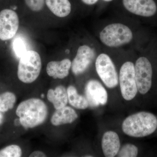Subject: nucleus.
Wrapping results in <instances>:
<instances>
[{"mask_svg":"<svg viewBox=\"0 0 157 157\" xmlns=\"http://www.w3.org/2000/svg\"><path fill=\"white\" fill-rule=\"evenodd\" d=\"M136 85L140 102L144 107L157 104V73L150 59L145 56L137 59L135 64Z\"/></svg>","mask_w":157,"mask_h":157,"instance_id":"f257e3e1","label":"nucleus"},{"mask_svg":"<svg viewBox=\"0 0 157 157\" xmlns=\"http://www.w3.org/2000/svg\"><path fill=\"white\" fill-rule=\"evenodd\" d=\"M124 134L135 138H144L157 134V116L141 111L127 117L122 124Z\"/></svg>","mask_w":157,"mask_h":157,"instance_id":"f03ea898","label":"nucleus"},{"mask_svg":"<svg viewBox=\"0 0 157 157\" xmlns=\"http://www.w3.org/2000/svg\"><path fill=\"white\" fill-rule=\"evenodd\" d=\"M16 113L25 128H33L45 121L48 116V109L41 99L33 98L21 102L16 109Z\"/></svg>","mask_w":157,"mask_h":157,"instance_id":"7ed1b4c3","label":"nucleus"},{"mask_svg":"<svg viewBox=\"0 0 157 157\" xmlns=\"http://www.w3.org/2000/svg\"><path fill=\"white\" fill-rule=\"evenodd\" d=\"M41 69L42 61L39 54L35 51H27L20 58L17 76L24 83H32L39 77Z\"/></svg>","mask_w":157,"mask_h":157,"instance_id":"20e7f679","label":"nucleus"},{"mask_svg":"<svg viewBox=\"0 0 157 157\" xmlns=\"http://www.w3.org/2000/svg\"><path fill=\"white\" fill-rule=\"evenodd\" d=\"M101 42L109 47H117L132 41L133 33L127 26L121 23H113L105 27L100 34Z\"/></svg>","mask_w":157,"mask_h":157,"instance_id":"39448f33","label":"nucleus"},{"mask_svg":"<svg viewBox=\"0 0 157 157\" xmlns=\"http://www.w3.org/2000/svg\"><path fill=\"white\" fill-rule=\"evenodd\" d=\"M119 83L121 94L126 101H132L138 94L135 64L132 62L124 63L121 67L119 75Z\"/></svg>","mask_w":157,"mask_h":157,"instance_id":"423d86ee","label":"nucleus"},{"mask_svg":"<svg viewBox=\"0 0 157 157\" xmlns=\"http://www.w3.org/2000/svg\"><path fill=\"white\" fill-rule=\"evenodd\" d=\"M96 71L104 84L108 88L113 89L119 83V76L115 65L109 56L101 54L96 59Z\"/></svg>","mask_w":157,"mask_h":157,"instance_id":"0eeeda50","label":"nucleus"},{"mask_svg":"<svg viewBox=\"0 0 157 157\" xmlns=\"http://www.w3.org/2000/svg\"><path fill=\"white\" fill-rule=\"evenodd\" d=\"M19 18L13 10L5 9L0 12V39L6 41L12 39L19 27Z\"/></svg>","mask_w":157,"mask_h":157,"instance_id":"6e6552de","label":"nucleus"},{"mask_svg":"<svg viewBox=\"0 0 157 157\" xmlns=\"http://www.w3.org/2000/svg\"><path fill=\"white\" fill-rule=\"evenodd\" d=\"M84 91L89 107H97L104 106L107 104L108 93L104 86L98 80H89L85 86Z\"/></svg>","mask_w":157,"mask_h":157,"instance_id":"1a4fd4ad","label":"nucleus"},{"mask_svg":"<svg viewBox=\"0 0 157 157\" xmlns=\"http://www.w3.org/2000/svg\"><path fill=\"white\" fill-rule=\"evenodd\" d=\"M95 57V52L88 45L80 46L71 65L73 74L76 76L84 73L92 63Z\"/></svg>","mask_w":157,"mask_h":157,"instance_id":"9d476101","label":"nucleus"},{"mask_svg":"<svg viewBox=\"0 0 157 157\" xmlns=\"http://www.w3.org/2000/svg\"><path fill=\"white\" fill-rule=\"evenodd\" d=\"M126 9L131 13L144 17H151L157 12L155 0H123Z\"/></svg>","mask_w":157,"mask_h":157,"instance_id":"9b49d317","label":"nucleus"},{"mask_svg":"<svg viewBox=\"0 0 157 157\" xmlns=\"http://www.w3.org/2000/svg\"><path fill=\"white\" fill-rule=\"evenodd\" d=\"M101 147L104 156H116L121 148L120 139L117 133L112 131L105 132L101 140Z\"/></svg>","mask_w":157,"mask_h":157,"instance_id":"f8f14e48","label":"nucleus"},{"mask_svg":"<svg viewBox=\"0 0 157 157\" xmlns=\"http://www.w3.org/2000/svg\"><path fill=\"white\" fill-rule=\"evenodd\" d=\"M71 65L72 63L68 59L60 61L50 62L46 67V72L48 76L55 79H63L69 75Z\"/></svg>","mask_w":157,"mask_h":157,"instance_id":"ddd939ff","label":"nucleus"},{"mask_svg":"<svg viewBox=\"0 0 157 157\" xmlns=\"http://www.w3.org/2000/svg\"><path fill=\"white\" fill-rule=\"evenodd\" d=\"M56 110L51 119V122L55 126L72 123L78 118L77 113L69 106H66Z\"/></svg>","mask_w":157,"mask_h":157,"instance_id":"4468645a","label":"nucleus"},{"mask_svg":"<svg viewBox=\"0 0 157 157\" xmlns=\"http://www.w3.org/2000/svg\"><path fill=\"white\" fill-rule=\"evenodd\" d=\"M47 98L56 109L65 107L68 103L67 91L63 86H58L54 90H48Z\"/></svg>","mask_w":157,"mask_h":157,"instance_id":"2eb2a0df","label":"nucleus"},{"mask_svg":"<svg viewBox=\"0 0 157 157\" xmlns=\"http://www.w3.org/2000/svg\"><path fill=\"white\" fill-rule=\"evenodd\" d=\"M45 5L48 9L57 17H67L71 11V5L69 0H45Z\"/></svg>","mask_w":157,"mask_h":157,"instance_id":"dca6fc26","label":"nucleus"},{"mask_svg":"<svg viewBox=\"0 0 157 157\" xmlns=\"http://www.w3.org/2000/svg\"><path fill=\"white\" fill-rule=\"evenodd\" d=\"M67 91L68 102L72 107L78 109H85L89 107L88 101L85 96L79 94L75 86H69Z\"/></svg>","mask_w":157,"mask_h":157,"instance_id":"f3484780","label":"nucleus"},{"mask_svg":"<svg viewBox=\"0 0 157 157\" xmlns=\"http://www.w3.org/2000/svg\"><path fill=\"white\" fill-rule=\"evenodd\" d=\"M16 97L13 93L6 92L0 94V112L12 109L16 103Z\"/></svg>","mask_w":157,"mask_h":157,"instance_id":"a211bd4d","label":"nucleus"},{"mask_svg":"<svg viewBox=\"0 0 157 157\" xmlns=\"http://www.w3.org/2000/svg\"><path fill=\"white\" fill-rule=\"evenodd\" d=\"M139 152V149L137 146L132 144L127 143L120 149L117 156L119 157H136Z\"/></svg>","mask_w":157,"mask_h":157,"instance_id":"6ab92c4d","label":"nucleus"},{"mask_svg":"<svg viewBox=\"0 0 157 157\" xmlns=\"http://www.w3.org/2000/svg\"><path fill=\"white\" fill-rule=\"evenodd\" d=\"M21 155V148L15 144L9 145L0 150V157H20Z\"/></svg>","mask_w":157,"mask_h":157,"instance_id":"aec40b11","label":"nucleus"},{"mask_svg":"<svg viewBox=\"0 0 157 157\" xmlns=\"http://www.w3.org/2000/svg\"><path fill=\"white\" fill-rule=\"evenodd\" d=\"M13 46L14 53L19 58L27 51L25 42L21 38H17L14 39L13 41Z\"/></svg>","mask_w":157,"mask_h":157,"instance_id":"412c9836","label":"nucleus"},{"mask_svg":"<svg viewBox=\"0 0 157 157\" xmlns=\"http://www.w3.org/2000/svg\"><path fill=\"white\" fill-rule=\"evenodd\" d=\"M27 6L33 11L39 12L43 9L45 0H24Z\"/></svg>","mask_w":157,"mask_h":157,"instance_id":"4be33fe9","label":"nucleus"},{"mask_svg":"<svg viewBox=\"0 0 157 157\" xmlns=\"http://www.w3.org/2000/svg\"><path fill=\"white\" fill-rule=\"evenodd\" d=\"M29 157H46V155L44 153L40 151H35L33 152L30 155Z\"/></svg>","mask_w":157,"mask_h":157,"instance_id":"5701e85b","label":"nucleus"},{"mask_svg":"<svg viewBox=\"0 0 157 157\" xmlns=\"http://www.w3.org/2000/svg\"><path fill=\"white\" fill-rule=\"evenodd\" d=\"M81 1L86 5L91 6V5H93L95 4L98 2V0H81Z\"/></svg>","mask_w":157,"mask_h":157,"instance_id":"b1692460","label":"nucleus"},{"mask_svg":"<svg viewBox=\"0 0 157 157\" xmlns=\"http://www.w3.org/2000/svg\"><path fill=\"white\" fill-rule=\"evenodd\" d=\"M3 119V116L1 113H0V124L2 122Z\"/></svg>","mask_w":157,"mask_h":157,"instance_id":"393cba45","label":"nucleus"},{"mask_svg":"<svg viewBox=\"0 0 157 157\" xmlns=\"http://www.w3.org/2000/svg\"><path fill=\"white\" fill-rule=\"evenodd\" d=\"M104 1H106V2H110V1H112L113 0H104Z\"/></svg>","mask_w":157,"mask_h":157,"instance_id":"a878e982","label":"nucleus"}]
</instances>
